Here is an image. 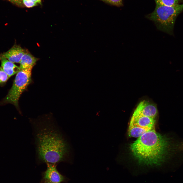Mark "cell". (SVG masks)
<instances>
[{
	"label": "cell",
	"mask_w": 183,
	"mask_h": 183,
	"mask_svg": "<svg viewBox=\"0 0 183 183\" xmlns=\"http://www.w3.org/2000/svg\"><path fill=\"white\" fill-rule=\"evenodd\" d=\"M34 124L37 157L47 163L56 164L69 159L70 147L53 123L41 121Z\"/></svg>",
	"instance_id": "1"
},
{
	"label": "cell",
	"mask_w": 183,
	"mask_h": 183,
	"mask_svg": "<svg viewBox=\"0 0 183 183\" xmlns=\"http://www.w3.org/2000/svg\"><path fill=\"white\" fill-rule=\"evenodd\" d=\"M183 10V4L171 6L156 4L154 10L147 17L154 22L158 30L173 35L176 19Z\"/></svg>",
	"instance_id": "3"
},
{
	"label": "cell",
	"mask_w": 183,
	"mask_h": 183,
	"mask_svg": "<svg viewBox=\"0 0 183 183\" xmlns=\"http://www.w3.org/2000/svg\"><path fill=\"white\" fill-rule=\"evenodd\" d=\"M38 59L26 51L21 58L19 62L20 69L32 67L35 65Z\"/></svg>",
	"instance_id": "10"
},
{
	"label": "cell",
	"mask_w": 183,
	"mask_h": 183,
	"mask_svg": "<svg viewBox=\"0 0 183 183\" xmlns=\"http://www.w3.org/2000/svg\"><path fill=\"white\" fill-rule=\"evenodd\" d=\"M155 118L133 114L129 125L145 129L149 131L154 128Z\"/></svg>",
	"instance_id": "5"
},
{
	"label": "cell",
	"mask_w": 183,
	"mask_h": 183,
	"mask_svg": "<svg viewBox=\"0 0 183 183\" xmlns=\"http://www.w3.org/2000/svg\"><path fill=\"white\" fill-rule=\"evenodd\" d=\"M156 4L171 6L178 4L179 0H155Z\"/></svg>",
	"instance_id": "11"
},
{
	"label": "cell",
	"mask_w": 183,
	"mask_h": 183,
	"mask_svg": "<svg viewBox=\"0 0 183 183\" xmlns=\"http://www.w3.org/2000/svg\"><path fill=\"white\" fill-rule=\"evenodd\" d=\"M158 113L156 106L144 100L140 103L133 114L155 118Z\"/></svg>",
	"instance_id": "6"
},
{
	"label": "cell",
	"mask_w": 183,
	"mask_h": 183,
	"mask_svg": "<svg viewBox=\"0 0 183 183\" xmlns=\"http://www.w3.org/2000/svg\"><path fill=\"white\" fill-rule=\"evenodd\" d=\"M33 68L21 69L17 73L12 87L5 98V102L18 107V101L20 96L31 81Z\"/></svg>",
	"instance_id": "4"
},
{
	"label": "cell",
	"mask_w": 183,
	"mask_h": 183,
	"mask_svg": "<svg viewBox=\"0 0 183 183\" xmlns=\"http://www.w3.org/2000/svg\"><path fill=\"white\" fill-rule=\"evenodd\" d=\"M1 60V64L0 68L9 77L17 73L21 69L19 67L6 58H2Z\"/></svg>",
	"instance_id": "9"
},
{
	"label": "cell",
	"mask_w": 183,
	"mask_h": 183,
	"mask_svg": "<svg viewBox=\"0 0 183 183\" xmlns=\"http://www.w3.org/2000/svg\"><path fill=\"white\" fill-rule=\"evenodd\" d=\"M45 183H53V182H50L48 181L47 182H46Z\"/></svg>",
	"instance_id": "17"
},
{
	"label": "cell",
	"mask_w": 183,
	"mask_h": 183,
	"mask_svg": "<svg viewBox=\"0 0 183 183\" xmlns=\"http://www.w3.org/2000/svg\"><path fill=\"white\" fill-rule=\"evenodd\" d=\"M47 169L44 176V179L54 183H60L65 181V177L57 170L55 164L47 163Z\"/></svg>",
	"instance_id": "8"
},
{
	"label": "cell",
	"mask_w": 183,
	"mask_h": 183,
	"mask_svg": "<svg viewBox=\"0 0 183 183\" xmlns=\"http://www.w3.org/2000/svg\"><path fill=\"white\" fill-rule=\"evenodd\" d=\"M10 2L18 6H22V0H8Z\"/></svg>",
	"instance_id": "15"
},
{
	"label": "cell",
	"mask_w": 183,
	"mask_h": 183,
	"mask_svg": "<svg viewBox=\"0 0 183 183\" xmlns=\"http://www.w3.org/2000/svg\"><path fill=\"white\" fill-rule=\"evenodd\" d=\"M171 144L168 138L157 132L154 128L138 138L130 145V149L139 162L158 165L166 159Z\"/></svg>",
	"instance_id": "2"
},
{
	"label": "cell",
	"mask_w": 183,
	"mask_h": 183,
	"mask_svg": "<svg viewBox=\"0 0 183 183\" xmlns=\"http://www.w3.org/2000/svg\"><path fill=\"white\" fill-rule=\"evenodd\" d=\"M109 4L116 6L123 5L122 0H100Z\"/></svg>",
	"instance_id": "13"
},
{
	"label": "cell",
	"mask_w": 183,
	"mask_h": 183,
	"mask_svg": "<svg viewBox=\"0 0 183 183\" xmlns=\"http://www.w3.org/2000/svg\"><path fill=\"white\" fill-rule=\"evenodd\" d=\"M24 5L28 8H30L37 5V3L32 0H22Z\"/></svg>",
	"instance_id": "14"
},
{
	"label": "cell",
	"mask_w": 183,
	"mask_h": 183,
	"mask_svg": "<svg viewBox=\"0 0 183 183\" xmlns=\"http://www.w3.org/2000/svg\"><path fill=\"white\" fill-rule=\"evenodd\" d=\"M9 78L6 73L0 68V83H5Z\"/></svg>",
	"instance_id": "12"
},
{
	"label": "cell",
	"mask_w": 183,
	"mask_h": 183,
	"mask_svg": "<svg viewBox=\"0 0 183 183\" xmlns=\"http://www.w3.org/2000/svg\"><path fill=\"white\" fill-rule=\"evenodd\" d=\"M26 51L20 46L14 45L6 52L0 54V60L5 58L13 63H19Z\"/></svg>",
	"instance_id": "7"
},
{
	"label": "cell",
	"mask_w": 183,
	"mask_h": 183,
	"mask_svg": "<svg viewBox=\"0 0 183 183\" xmlns=\"http://www.w3.org/2000/svg\"><path fill=\"white\" fill-rule=\"evenodd\" d=\"M33 1L40 4H41V0H32Z\"/></svg>",
	"instance_id": "16"
}]
</instances>
